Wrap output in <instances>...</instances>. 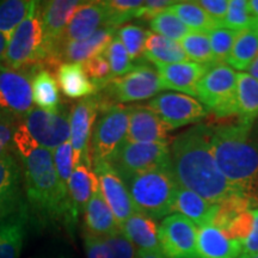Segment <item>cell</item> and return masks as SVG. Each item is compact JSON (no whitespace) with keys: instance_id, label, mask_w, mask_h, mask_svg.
I'll return each mask as SVG.
<instances>
[{"instance_id":"obj_1","label":"cell","mask_w":258,"mask_h":258,"mask_svg":"<svg viewBox=\"0 0 258 258\" xmlns=\"http://www.w3.org/2000/svg\"><path fill=\"white\" fill-rule=\"evenodd\" d=\"M212 127L196 124L179 134L170 148L171 171L179 188L219 205L240 194L219 169L212 150Z\"/></svg>"},{"instance_id":"obj_2","label":"cell","mask_w":258,"mask_h":258,"mask_svg":"<svg viewBox=\"0 0 258 258\" xmlns=\"http://www.w3.org/2000/svg\"><path fill=\"white\" fill-rule=\"evenodd\" d=\"M254 122V121H253ZM253 122L237 120L212 127V150L228 182L258 207V144Z\"/></svg>"},{"instance_id":"obj_3","label":"cell","mask_w":258,"mask_h":258,"mask_svg":"<svg viewBox=\"0 0 258 258\" xmlns=\"http://www.w3.org/2000/svg\"><path fill=\"white\" fill-rule=\"evenodd\" d=\"M21 160L32 211L43 220L63 221L69 227V198L61 190L53 154L46 148L37 147Z\"/></svg>"},{"instance_id":"obj_4","label":"cell","mask_w":258,"mask_h":258,"mask_svg":"<svg viewBox=\"0 0 258 258\" xmlns=\"http://www.w3.org/2000/svg\"><path fill=\"white\" fill-rule=\"evenodd\" d=\"M135 211L153 219L166 218L172 213V205L178 184L170 167L158 169L124 180Z\"/></svg>"},{"instance_id":"obj_5","label":"cell","mask_w":258,"mask_h":258,"mask_svg":"<svg viewBox=\"0 0 258 258\" xmlns=\"http://www.w3.org/2000/svg\"><path fill=\"white\" fill-rule=\"evenodd\" d=\"M47 62L40 2L32 0L29 14L9 38L3 66L28 70Z\"/></svg>"},{"instance_id":"obj_6","label":"cell","mask_w":258,"mask_h":258,"mask_svg":"<svg viewBox=\"0 0 258 258\" xmlns=\"http://www.w3.org/2000/svg\"><path fill=\"white\" fill-rule=\"evenodd\" d=\"M129 114L131 106L121 104H112L99 109L90 145L92 166L101 163H109L125 143Z\"/></svg>"},{"instance_id":"obj_7","label":"cell","mask_w":258,"mask_h":258,"mask_svg":"<svg viewBox=\"0 0 258 258\" xmlns=\"http://www.w3.org/2000/svg\"><path fill=\"white\" fill-rule=\"evenodd\" d=\"M198 97L217 118L237 116V73L225 63L212 66L200 80Z\"/></svg>"},{"instance_id":"obj_8","label":"cell","mask_w":258,"mask_h":258,"mask_svg":"<svg viewBox=\"0 0 258 258\" xmlns=\"http://www.w3.org/2000/svg\"><path fill=\"white\" fill-rule=\"evenodd\" d=\"M122 179L164 167H170V147L167 144L125 143L109 161Z\"/></svg>"},{"instance_id":"obj_9","label":"cell","mask_w":258,"mask_h":258,"mask_svg":"<svg viewBox=\"0 0 258 258\" xmlns=\"http://www.w3.org/2000/svg\"><path fill=\"white\" fill-rule=\"evenodd\" d=\"M12 70L0 64V116L17 122L34 109L32 76L35 70Z\"/></svg>"},{"instance_id":"obj_10","label":"cell","mask_w":258,"mask_h":258,"mask_svg":"<svg viewBox=\"0 0 258 258\" xmlns=\"http://www.w3.org/2000/svg\"><path fill=\"white\" fill-rule=\"evenodd\" d=\"M109 102L115 104L152 99L163 90L157 70L150 63L139 62L124 76L112 79L104 89Z\"/></svg>"},{"instance_id":"obj_11","label":"cell","mask_w":258,"mask_h":258,"mask_svg":"<svg viewBox=\"0 0 258 258\" xmlns=\"http://www.w3.org/2000/svg\"><path fill=\"white\" fill-rule=\"evenodd\" d=\"M38 146L53 152L71 139L70 111L48 112L34 108L21 121Z\"/></svg>"},{"instance_id":"obj_12","label":"cell","mask_w":258,"mask_h":258,"mask_svg":"<svg viewBox=\"0 0 258 258\" xmlns=\"http://www.w3.org/2000/svg\"><path fill=\"white\" fill-rule=\"evenodd\" d=\"M148 106L170 131L196 123L209 114L208 109L198 99L176 92L159 93L151 99Z\"/></svg>"},{"instance_id":"obj_13","label":"cell","mask_w":258,"mask_h":258,"mask_svg":"<svg viewBox=\"0 0 258 258\" xmlns=\"http://www.w3.org/2000/svg\"><path fill=\"white\" fill-rule=\"evenodd\" d=\"M101 108L99 96L93 95L80 99L70 111L71 144L73 147L74 166L78 164L92 165L90 145L95 122Z\"/></svg>"},{"instance_id":"obj_14","label":"cell","mask_w":258,"mask_h":258,"mask_svg":"<svg viewBox=\"0 0 258 258\" xmlns=\"http://www.w3.org/2000/svg\"><path fill=\"white\" fill-rule=\"evenodd\" d=\"M160 250L165 258H198V227L183 215H167L158 227Z\"/></svg>"},{"instance_id":"obj_15","label":"cell","mask_w":258,"mask_h":258,"mask_svg":"<svg viewBox=\"0 0 258 258\" xmlns=\"http://www.w3.org/2000/svg\"><path fill=\"white\" fill-rule=\"evenodd\" d=\"M85 2L82 0H49L40 2L42 29H43L44 47L47 51V62L51 63L54 53L59 47L63 32L74 12Z\"/></svg>"},{"instance_id":"obj_16","label":"cell","mask_w":258,"mask_h":258,"mask_svg":"<svg viewBox=\"0 0 258 258\" xmlns=\"http://www.w3.org/2000/svg\"><path fill=\"white\" fill-rule=\"evenodd\" d=\"M99 182L103 199L111 209L118 226L124 224L134 214L135 207L123 179L112 169L109 163H101L93 166Z\"/></svg>"},{"instance_id":"obj_17","label":"cell","mask_w":258,"mask_h":258,"mask_svg":"<svg viewBox=\"0 0 258 258\" xmlns=\"http://www.w3.org/2000/svg\"><path fill=\"white\" fill-rule=\"evenodd\" d=\"M29 209L27 203L0 214V258H19L28 234Z\"/></svg>"},{"instance_id":"obj_18","label":"cell","mask_w":258,"mask_h":258,"mask_svg":"<svg viewBox=\"0 0 258 258\" xmlns=\"http://www.w3.org/2000/svg\"><path fill=\"white\" fill-rule=\"evenodd\" d=\"M117 34V29L104 27L95 32L92 36L83 41L67 42L61 44L54 53L51 64L66 62L85 63L93 56L104 54L112 38Z\"/></svg>"},{"instance_id":"obj_19","label":"cell","mask_w":258,"mask_h":258,"mask_svg":"<svg viewBox=\"0 0 258 258\" xmlns=\"http://www.w3.org/2000/svg\"><path fill=\"white\" fill-rule=\"evenodd\" d=\"M156 67L163 90H172L190 97H198L200 80L212 66L192 61H183L169 64H156Z\"/></svg>"},{"instance_id":"obj_20","label":"cell","mask_w":258,"mask_h":258,"mask_svg":"<svg viewBox=\"0 0 258 258\" xmlns=\"http://www.w3.org/2000/svg\"><path fill=\"white\" fill-rule=\"evenodd\" d=\"M169 131L166 124L148 105L131 106L125 141L169 145Z\"/></svg>"},{"instance_id":"obj_21","label":"cell","mask_w":258,"mask_h":258,"mask_svg":"<svg viewBox=\"0 0 258 258\" xmlns=\"http://www.w3.org/2000/svg\"><path fill=\"white\" fill-rule=\"evenodd\" d=\"M99 190V182L92 165L74 166L69 182V228L77 225L79 214L85 211L90 200Z\"/></svg>"},{"instance_id":"obj_22","label":"cell","mask_w":258,"mask_h":258,"mask_svg":"<svg viewBox=\"0 0 258 258\" xmlns=\"http://www.w3.org/2000/svg\"><path fill=\"white\" fill-rule=\"evenodd\" d=\"M104 27H108V12L103 2H85L74 12L59 46L86 40Z\"/></svg>"},{"instance_id":"obj_23","label":"cell","mask_w":258,"mask_h":258,"mask_svg":"<svg viewBox=\"0 0 258 258\" xmlns=\"http://www.w3.org/2000/svg\"><path fill=\"white\" fill-rule=\"evenodd\" d=\"M198 258H238L241 251L240 241L230 239L214 225L200 228L196 243Z\"/></svg>"},{"instance_id":"obj_24","label":"cell","mask_w":258,"mask_h":258,"mask_svg":"<svg viewBox=\"0 0 258 258\" xmlns=\"http://www.w3.org/2000/svg\"><path fill=\"white\" fill-rule=\"evenodd\" d=\"M218 211V205L208 202L198 194L178 188L172 205V212L178 213L200 228L212 225Z\"/></svg>"},{"instance_id":"obj_25","label":"cell","mask_w":258,"mask_h":258,"mask_svg":"<svg viewBox=\"0 0 258 258\" xmlns=\"http://www.w3.org/2000/svg\"><path fill=\"white\" fill-rule=\"evenodd\" d=\"M22 169L14 154L0 159V213L17 207L21 199Z\"/></svg>"},{"instance_id":"obj_26","label":"cell","mask_w":258,"mask_h":258,"mask_svg":"<svg viewBox=\"0 0 258 258\" xmlns=\"http://www.w3.org/2000/svg\"><path fill=\"white\" fill-rule=\"evenodd\" d=\"M56 82L67 98H86L96 95L97 90L90 82L82 63L66 62L56 70Z\"/></svg>"},{"instance_id":"obj_27","label":"cell","mask_w":258,"mask_h":258,"mask_svg":"<svg viewBox=\"0 0 258 258\" xmlns=\"http://www.w3.org/2000/svg\"><path fill=\"white\" fill-rule=\"evenodd\" d=\"M84 214L88 234L106 237L120 230V226L116 222L111 209L103 199L101 190H98L90 200Z\"/></svg>"},{"instance_id":"obj_28","label":"cell","mask_w":258,"mask_h":258,"mask_svg":"<svg viewBox=\"0 0 258 258\" xmlns=\"http://www.w3.org/2000/svg\"><path fill=\"white\" fill-rule=\"evenodd\" d=\"M120 228L139 250L161 251L158 226L153 219L135 212Z\"/></svg>"},{"instance_id":"obj_29","label":"cell","mask_w":258,"mask_h":258,"mask_svg":"<svg viewBox=\"0 0 258 258\" xmlns=\"http://www.w3.org/2000/svg\"><path fill=\"white\" fill-rule=\"evenodd\" d=\"M32 101L41 110L59 112L63 108L55 77L49 70L38 66L32 76Z\"/></svg>"},{"instance_id":"obj_30","label":"cell","mask_w":258,"mask_h":258,"mask_svg":"<svg viewBox=\"0 0 258 258\" xmlns=\"http://www.w3.org/2000/svg\"><path fill=\"white\" fill-rule=\"evenodd\" d=\"M144 57L154 64H169L189 61L179 42L150 31L145 44Z\"/></svg>"},{"instance_id":"obj_31","label":"cell","mask_w":258,"mask_h":258,"mask_svg":"<svg viewBox=\"0 0 258 258\" xmlns=\"http://www.w3.org/2000/svg\"><path fill=\"white\" fill-rule=\"evenodd\" d=\"M258 55V31L253 27L238 31L226 62L238 71H246Z\"/></svg>"},{"instance_id":"obj_32","label":"cell","mask_w":258,"mask_h":258,"mask_svg":"<svg viewBox=\"0 0 258 258\" xmlns=\"http://www.w3.org/2000/svg\"><path fill=\"white\" fill-rule=\"evenodd\" d=\"M167 10L176 15L190 31L209 34L220 28L201 6L196 4V2H176Z\"/></svg>"},{"instance_id":"obj_33","label":"cell","mask_w":258,"mask_h":258,"mask_svg":"<svg viewBox=\"0 0 258 258\" xmlns=\"http://www.w3.org/2000/svg\"><path fill=\"white\" fill-rule=\"evenodd\" d=\"M237 117L244 122L258 118V80L246 73H237Z\"/></svg>"},{"instance_id":"obj_34","label":"cell","mask_w":258,"mask_h":258,"mask_svg":"<svg viewBox=\"0 0 258 258\" xmlns=\"http://www.w3.org/2000/svg\"><path fill=\"white\" fill-rule=\"evenodd\" d=\"M32 0H0V34L11 37L29 14Z\"/></svg>"},{"instance_id":"obj_35","label":"cell","mask_w":258,"mask_h":258,"mask_svg":"<svg viewBox=\"0 0 258 258\" xmlns=\"http://www.w3.org/2000/svg\"><path fill=\"white\" fill-rule=\"evenodd\" d=\"M179 43L184 49L188 59L191 60L192 62L206 64V66L218 64L215 63L214 55H213L208 34L191 31Z\"/></svg>"},{"instance_id":"obj_36","label":"cell","mask_w":258,"mask_h":258,"mask_svg":"<svg viewBox=\"0 0 258 258\" xmlns=\"http://www.w3.org/2000/svg\"><path fill=\"white\" fill-rule=\"evenodd\" d=\"M251 202L249 199L245 198L241 194H235L230 196L228 199L224 200L218 205V211L215 214L213 224L219 230L224 231L231 221H233L235 218L239 217L243 213L250 211Z\"/></svg>"},{"instance_id":"obj_37","label":"cell","mask_w":258,"mask_h":258,"mask_svg":"<svg viewBox=\"0 0 258 258\" xmlns=\"http://www.w3.org/2000/svg\"><path fill=\"white\" fill-rule=\"evenodd\" d=\"M150 27L156 34L160 35V36L177 42H180L189 32H191L182 23V21L176 15L169 11V10L161 12V14L157 15L153 19H151Z\"/></svg>"},{"instance_id":"obj_38","label":"cell","mask_w":258,"mask_h":258,"mask_svg":"<svg viewBox=\"0 0 258 258\" xmlns=\"http://www.w3.org/2000/svg\"><path fill=\"white\" fill-rule=\"evenodd\" d=\"M108 12V27L117 29L121 24L137 18L143 0H108L103 2Z\"/></svg>"},{"instance_id":"obj_39","label":"cell","mask_w":258,"mask_h":258,"mask_svg":"<svg viewBox=\"0 0 258 258\" xmlns=\"http://www.w3.org/2000/svg\"><path fill=\"white\" fill-rule=\"evenodd\" d=\"M117 37L123 44L132 61L140 60L144 56L148 31L135 24H127L117 30Z\"/></svg>"},{"instance_id":"obj_40","label":"cell","mask_w":258,"mask_h":258,"mask_svg":"<svg viewBox=\"0 0 258 258\" xmlns=\"http://www.w3.org/2000/svg\"><path fill=\"white\" fill-rule=\"evenodd\" d=\"M51 154H53L54 166H55L61 190L69 198V182L74 169L73 147L71 140L54 150Z\"/></svg>"},{"instance_id":"obj_41","label":"cell","mask_w":258,"mask_h":258,"mask_svg":"<svg viewBox=\"0 0 258 258\" xmlns=\"http://www.w3.org/2000/svg\"><path fill=\"white\" fill-rule=\"evenodd\" d=\"M254 21L256 18L251 15L247 0H231L228 11L220 28L240 31L252 27Z\"/></svg>"},{"instance_id":"obj_42","label":"cell","mask_w":258,"mask_h":258,"mask_svg":"<svg viewBox=\"0 0 258 258\" xmlns=\"http://www.w3.org/2000/svg\"><path fill=\"white\" fill-rule=\"evenodd\" d=\"M83 67L89 80L96 88L97 92L104 90L112 82V79H115L111 73L110 64L104 54L91 57L85 63H83Z\"/></svg>"},{"instance_id":"obj_43","label":"cell","mask_w":258,"mask_h":258,"mask_svg":"<svg viewBox=\"0 0 258 258\" xmlns=\"http://www.w3.org/2000/svg\"><path fill=\"white\" fill-rule=\"evenodd\" d=\"M104 56L108 60L109 64H110L111 73L114 78L124 76L125 73H128L134 67L133 61L129 57L123 44L118 40L117 35L112 38L110 44L105 49Z\"/></svg>"},{"instance_id":"obj_44","label":"cell","mask_w":258,"mask_h":258,"mask_svg":"<svg viewBox=\"0 0 258 258\" xmlns=\"http://www.w3.org/2000/svg\"><path fill=\"white\" fill-rule=\"evenodd\" d=\"M237 35L238 31L226 28H218L209 32V42H211L215 63L226 62L232 50V47H233Z\"/></svg>"},{"instance_id":"obj_45","label":"cell","mask_w":258,"mask_h":258,"mask_svg":"<svg viewBox=\"0 0 258 258\" xmlns=\"http://www.w3.org/2000/svg\"><path fill=\"white\" fill-rule=\"evenodd\" d=\"M253 212L247 211L237 217L233 221L230 222V225L225 228L224 233L227 235L230 239L238 240L240 243L249 237L253 228Z\"/></svg>"},{"instance_id":"obj_46","label":"cell","mask_w":258,"mask_h":258,"mask_svg":"<svg viewBox=\"0 0 258 258\" xmlns=\"http://www.w3.org/2000/svg\"><path fill=\"white\" fill-rule=\"evenodd\" d=\"M104 238L111 251L112 258H137V251L132 241L125 237L121 228Z\"/></svg>"},{"instance_id":"obj_47","label":"cell","mask_w":258,"mask_h":258,"mask_svg":"<svg viewBox=\"0 0 258 258\" xmlns=\"http://www.w3.org/2000/svg\"><path fill=\"white\" fill-rule=\"evenodd\" d=\"M18 124L14 120L0 116V159L10 154L14 146V135Z\"/></svg>"},{"instance_id":"obj_48","label":"cell","mask_w":258,"mask_h":258,"mask_svg":"<svg viewBox=\"0 0 258 258\" xmlns=\"http://www.w3.org/2000/svg\"><path fill=\"white\" fill-rule=\"evenodd\" d=\"M84 246L88 258H112L111 251L103 237L85 233Z\"/></svg>"},{"instance_id":"obj_49","label":"cell","mask_w":258,"mask_h":258,"mask_svg":"<svg viewBox=\"0 0 258 258\" xmlns=\"http://www.w3.org/2000/svg\"><path fill=\"white\" fill-rule=\"evenodd\" d=\"M196 4L201 6L217 22L219 27H221V23L224 22L226 14L228 11L230 2L227 0H200V2H196Z\"/></svg>"},{"instance_id":"obj_50","label":"cell","mask_w":258,"mask_h":258,"mask_svg":"<svg viewBox=\"0 0 258 258\" xmlns=\"http://www.w3.org/2000/svg\"><path fill=\"white\" fill-rule=\"evenodd\" d=\"M253 228L249 237L241 244V251L238 258H250L258 254V208L253 209Z\"/></svg>"},{"instance_id":"obj_51","label":"cell","mask_w":258,"mask_h":258,"mask_svg":"<svg viewBox=\"0 0 258 258\" xmlns=\"http://www.w3.org/2000/svg\"><path fill=\"white\" fill-rule=\"evenodd\" d=\"M175 3L176 2H171V0H150V2H144V5L139 10L138 18L150 19L151 21L157 15L166 11Z\"/></svg>"},{"instance_id":"obj_52","label":"cell","mask_w":258,"mask_h":258,"mask_svg":"<svg viewBox=\"0 0 258 258\" xmlns=\"http://www.w3.org/2000/svg\"><path fill=\"white\" fill-rule=\"evenodd\" d=\"M137 258H165L161 251H146L138 250Z\"/></svg>"},{"instance_id":"obj_53","label":"cell","mask_w":258,"mask_h":258,"mask_svg":"<svg viewBox=\"0 0 258 258\" xmlns=\"http://www.w3.org/2000/svg\"><path fill=\"white\" fill-rule=\"evenodd\" d=\"M246 71L249 72V73H247L249 76L252 77L253 79L258 80V55L254 57V60L252 61V62H251L249 69H247Z\"/></svg>"},{"instance_id":"obj_54","label":"cell","mask_w":258,"mask_h":258,"mask_svg":"<svg viewBox=\"0 0 258 258\" xmlns=\"http://www.w3.org/2000/svg\"><path fill=\"white\" fill-rule=\"evenodd\" d=\"M8 42H9V38L4 36L3 34H0V64L3 63V60H4L6 47H8Z\"/></svg>"},{"instance_id":"obj_55","label":"cell","mask_w":258,"mask_h":258,"mask_svg":"<svg viewBox=\"0 0 258 258\" xmlns=\"http://www.w3.org/2000/svg\"><path fill=\"white\" fill-rule=\"evenodd\" d=\"M250 12L254 18L258 19V0H250L249 2Z\"/></svg>"},{"instance_id":"obj_56","label":"cell","mask_w":258,"mask_h":258,"mask_svg":"<svg viewBox=\"0 0 258 258\" xmlns=\"http://www.w3.org/2000/svg\"><path fill=\"white\" fill-rule=\"evenodd\" d=\"M252 27H253L254 29H256V30L258 31V19H257V18H256V21H254V23H253Z\"/></svg>"},{"instance_id":"obj_57","label":"cell","mask_w":258,"mask_h":258,"mask_svg":"<svg viewBox=\"0 0 258 258\" xmlns=\"http://www.w3.org/2000/svg\"><path fill=\"white\" fill-rule=\"evenodd\" d=\"M55 258H70V257L66 256V254H59V256L55 257Z\"/></svg>"},{"instance_id":"obj_58","label":"cell","mask_w":258,"mask_h":258,"mask_svg":"<svg viewBox=\"0 0 258 258\" xmlns=\"http://www.w3.org/2000/svg\"><path fill=\"white\" fill-rule=\"evenodd\" d=\"M250 258H258V254H256V256H252V257H250Z\"/></svg>"},{"instance_id":"obj_59","label":"cell","mask_w":258,"mask_h":258,"mask_svg":"<svg viewBox=\"0 0 258 258\" xmlns=\"http://www.w3.org/2000/svg\"><path fill=\"white\" fill-rule=\"evenodd\" d=\"M3 213H4V212H3ZM0 214H2V213H0Z\"/></svg>"}]
</instances>
